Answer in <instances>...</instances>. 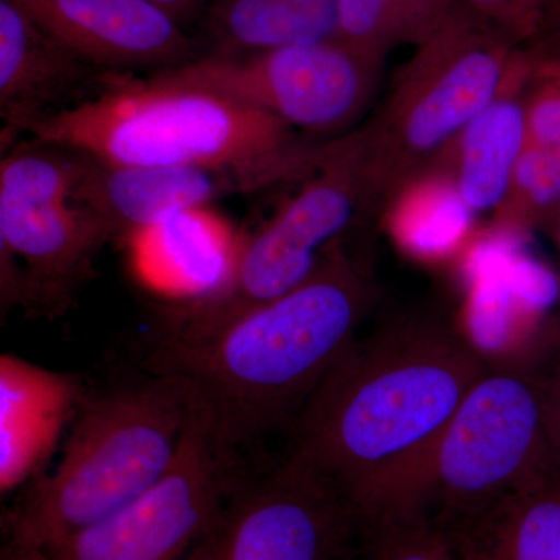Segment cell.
I'll return each mask as SVG.
<instances>
[{"mask_svg":"<svg viewBox=\"0 0 560 560\" xmlns=\"http://www.w3.org/2000/svg\"><path fill=\"white\" fill-rule=\"evenodd\" d=\"M35 142L0 164V248L20 260L25 311L60 315L91 278L98 250L114 238L73 200L75 151Z\"/></svg>","mask_w":560,"mask_h":560,"instance_id":"obj_8","label":"cell"},{"mask_svg":"<svg viewBox=\"0 0 560 560\" xmlns=\"http://www.w3.org/2000/svg\"><path fill=\"white\" fill-rule=\"evenodd\" d=\"M463 2L522 44L540 32L548 11L558 0H463Z\"/></svg>","mask_w":560,"mask_h":560,"instance_id":"obj_24","label":"cell"},{"mask_svg":"<svg viewBox=\"0 0 560 560\" xmlns=\"http://www.w3.org/2000/svg\"><path fill=\"white\" fill-rule=\"evenodd\" d=\"M534 65L533 49L518 47L499 95L464 128L447 160L434 168L452 176L471 212L499 210L510 194L526 142L525 95Z\"/></svg>","mask_w":560,"mask_h":560,"instance_id":"obj_17","label":"cell"},{"mask_svg":"<svg viewBox=\"0 0 560 560\" xmlns=\"http://www.w3.org/2000/svg\"><path fill=\"white\" fill-rule=\"evenodd\" d=\"M459 0H390L389 36L393 49L400 44L420 46L431 38Z\"/></svg>","mask_w":560,"mask_h":560,"instance_id":"obj_23","label":"cell"},{"mask_svg":"<svg viewBox=\"0 0 560 560\" xmlns=\"http://www.w3.org/2000/svg\"><path fill=\"white\" fill-rule=\"evenodd\" d=\"M352 560H459L447 533L425 515H388L364 523Z\"/></svg>","mask_w":560,"mask_h":560,"instance_id":"obj_21","label":"cell"},{"mask_svg":"<svg viewBox=\"0 0 560 560\" xmlns=\"http://www.w3.org/2000/svg\"><path fill=\"white\" fill-rule=\"evenodd\" d=\"M154 5L160 7L165 13L171 14L173 20L180 21L190 16L194 11L201 9L206 3H212V0H150Z\"/></svg>","mask_w":560,"mask_h":560,"instance_id":"obj_27","label":"cell"},{"mask_svg":"<svg viewBox=\"0 0 560 560\" xmlns=\"http://www.w3.org/2000/svg\"><path fill=\"white\" fill-rule=\"evenodd\" d=\"M389 5L390 0H338L331 38L382 68L393 49Z\"/></svg>","mask_w":560,"mask_h":560,"instance_id":"obj_22","label":"cell"},{"mask_svg":"<svg viewBox=\"0 0 560 560\" xmlns=\"http://www.w3.org/2000/svg\"><path fill=\"white\" fill-rule=\"evenodd\" d=\"M25 132L120 167L261 164L318 147L301 142L270 114L223 95L119 73L108 90Z\"/></svg>","mask_w":560,"mask_h":560,"instance_id":"obj_4","label":"cell"},{"mask_svg":"<svg viewBox=\"0 0 560 560\" xmlns=\"http://www.w3.org/2000/svg\"><path fill=\"white\" fill-rule=\"evenodd\" d=\"M381 70L326 38L246 57L209 54L154 72L151 79L223 95L270 114L294 131L335 135L368 108Z\"/></svg>","mask_w":560,"mask_h":560,"instance_id":"obj_9","label":"cell"},{"mask_svg":"<svg viewBox=\"0 0 560 560\" xmlns=\"http://www.w3.org/2000/svg\"><path fill=\"white\" fill-rule=\"evenodd\" d=\"M363 529L337 486L285 456L238 480L186 560H352Z\"/></svg>","mask_w":560,"mask_h":560,"instance_id":"obj_11","label":"cell"},{"mask_svg":"<svg viewBox=\"0 0 560 560\" xmlns=\"http://www.w3.org/2000/svg\"><path fill=\"white\" fill-rule=\"evenodd\" d=\"M294 9L313 22L326 38H331L335 31L338 0H290Z\"/></svg>","mask_w":560,"mask_h":560,"instance_id":"obj_25","label":"cell"},{"mask_svg":"<svg viewBox=\"0 0 560 560\" xmlns=\"http://www.w3.org/2000/svg\"><path fill=\"white\" fill-rule=\"evenodd\" d=\"M327 143L287 160L250 165L120 167L77 153L73 200L105 223L114 241L156 223L180 209L213 206L287 180L307 179L318 168Z\"/></svg>","mask_w":560,"mask_h":560,"instance_id":"obj_12","label":"cell"},{"mask_svg":"<svg viewBox=\"0 0 560 560\" xmlns=\"http://www.w3.org/2000/svg\"><path fill=\"white\" fill-rule=\"evenodd\" d=\"M368 206L357 131L327 143L304 186L264 226L246 234L226 280L212 293L183 302L164 338L197 341L246 313L279 300L315 275L342 232Z\"/></svg>","mask_w":560,"mask_h":560,"instance_id":"obj_7","label":"cell"},{"mask_svg":"<svg viewBox=\"0 0 560 560\" xmlns=\"http://www.w3.org/2000/svg\"><path fill=\"white\" fill-rule=\"evenodd\" d=\"M241 478L237 453L224 447L197 399L176 458L153 488L43 551L51 560H186Z\"/></svg>","mask_w":560,"mask_h":560,"instance_id":"obj_10","label":"cell"},{"mask_svg":"<svg viewBox=\"0 0 560 560\" xmlns=\"http://www.w3.org/2000/svg\"><path fill=\"white\" fill-rule=\"evenodd\" d=\"M489 370L436 320H394L357 340L290 427L287 456L337 486L364 522L401 490Z\"/></svg>","mask_w":560,"mask_h":560,"instance_id":"obj_1","label":"cell"},{"mask_svg":"<svg viewBox=\"0 0 560 560\" xmlns=\"http://www.w3.org/2000/svg\"><path fill=\"white\" fill-rule=\"evenodd\" d=\"M117 72L88 65L13 0H0V113L7 132L95 97Z\"/></svg>","mask_w":560,"mask_h":560,"instance_id":"obj_14","label":"cell"},{"mask_svg":"<svg viewBox=\"0 0 560 560\" xmlns=\"http://www.w3.org/2000/svg\"><path fill=\"white\" fill-rule=\"evenodd\" d=\"M521 44L459 0L416 47L385 103L357 130L368 205L433 171L464 128L499 95Z\"/></svg>","mask_w":560,"mask_h":560,"instance_id":"obj_6","label":"cell"},{"mask_svg":"<svg viewBox=\"0 0 560 560\" xmlns=\"http://www.w3.org/2000/svg\"><path fill=\"white\" fill-rule=\"evenodd\" d=\"M545 419H547V429L552 447L560 456V366L550 381H547Z\"/></svg>","mask_w":560,"mask_h":560,"instance_id":"obj_26","label":"cell"},{"mask_svg":"<svg viewBox=\"0 0 560 560\" xmlns=\"http://www.w3.org/2000/svg\"><path fill=\"white\" fill-rule=\"evenodd\" d=\"M551 54L558 55V57H560V50H552Z\"/></svg>","mask_w":560,"mask_h":560,"instance_id":"obj_30","label":"cell"},{"mask_svg":"<svg viewBox=\"0 0 560 560\" xmlns=\"http://www.w3.org/2000/svg\"><path fill=\"white\" fill-rule=\"evenodd\" d=\"M377 301L341 243L279 300L197 341L162 337L143 368L189 381L224 447L237 453L290 430L337 366Z\"/></svg>","mask_w":560,"mask_h":560,"instance_id":"obj_2","label":"cell"},{"mask_svg":"<svg viewBox=\"0 0 560 560\" xmlns=\"http://www.w3.org/2000/svg\"><path fill=\"white\" fill-rule=\"evenodd\" d=\"M550 47H551V49H558V50H560V44H559V46H550Z\"/></svg>","mask_w":560,"mask_h":560,"instance_id":"obj_31","label":"cell"},{"mask_svg":"<svg viewBox=\"0 0 560 560\" xmlns=\"http://www.w3.org/2000/svg\"><path fill=\"white\" fill-rule=\"evenodd\" d=\"M86 390L79 377L0 357V490L2 495L43 475Z\"/></svg>","mask_w":560,"mask_h":560,"instance_id":"obj_15","label":"cell"},{"mask_svg":"<svg viewBox=\"0 0 560 560\" xmlns=\"http://www.w3.org/2000/svg\"><path fill=\"white\" fill-rule=\"evenodd\" d=\"M88 65L117 72L164 69L197 57L178 21L150 0H13Z\"/></svg>","mask_w":560,"mask_h":560,"instance_id":"obj_13","label":"cell"},{"mask_svg":"<svg viewBox=\"0 0 560 560\" xmlns=\"http://www.w3.org/2000/svg\"><path fill=\"white\" fill-rule=\"evenodd\" d=\"M209 9L212 54L246 57L326 39L290 0H212Z\"/></svg>","mask_w":560,"mask_h":560,"instance_id":"obj_20","label":"cell"},{"mask_svg":"<svg viewBox=\"0 0 560 560\" xmlns=\"http://www.w3.org/2000/svg\"><path fill=\"white\" fill-rule=\"evenodd\" d=\"M194 386L150 374L81 401L54 474L31 481L7 541L46 550L138 500L171 469L195 410Z\"/></svg>","mask_w":560,"mask_h":560,"instance_id":"obj_3","label":"cell"},{"mask_svg":"<svg viewBox=\"0 0 560 560\" xmlns=\"http://www.w3.org/2000/svg\"><path fill=\"white\" fill-rule=\"evenodd\" d=\"M544 223L548 224L552 242H555L556 249H558L560 256V206Z\"/></svg>","mask_w":560,"mask_h":560,"instance_id":"obj_29","label":"cell"},{"mask_svg":"<svg viewBox=\"0 0 560 560\" xmlns=\"http://www.w3.org/2000/svg\"><path fill=\"white\" fill-rule=\"evenodd\" d=\"M471 215L455 180L442 168L412 179L389 200L394 234L418 253L452 248L469 232Z\"/></svg>","mask_w":560,"mask_h":560,"instance_id":"obj_19","label":"cell"},{"mask_svg":"<svg viewBox=\"0 0 560 560\" xmlns=\"http://www.w3.org/2000/svg\"><path fill=\"white\" fill-rule=\"evenodd\" d=\"M545 390L547 382L529 372L489 366L408 478L390 515H425L451 534L558 480Z\"/></svg>","mask_w":560,"mask_h":560,"instance_id":"obj_5","label":"cell"},{"mask_svg":"<svg viewBox=\"0 0 560 560\" xmlns=\"http://www.w3.org/2000/svg\"><path fill=\"white\" fill-rule=\"evenodd\" d=\"M0 560H51L49 556L38 548L24 547V545L13 544V541H5L2 552H0Z\"/></svg>","mask_w":560,"mask_h":560,"instance_id":"obj_28","label":"cell"},{"mask_svg":"<svg viewBox=\"0 0 560 560\" xmlns=\"http://www.w3.org/2000/svg\"><path fill=\"white\" fill-rule=\"evenodd\" d=\"M448 536L459 560H560V477Z\"/></svg>","mask_w":560,"mask_h":560,"instance_id":"obj_18","label":"cell"},{"mask_svg":"<svg viewBox=\"0 0 560 560\" xmlns=\"http://www.w3.org/2000/svg\"><path fill=\"white\" fill-rule=\"evenodd\" d=\"M245 235L213 206H198L176 210L124 242L140 278L189 302L226 280Z\"/></svg>","mask_w":560,"mask_h":560,"instance_id":"obj_16","label":"cell"}]
</instances>
